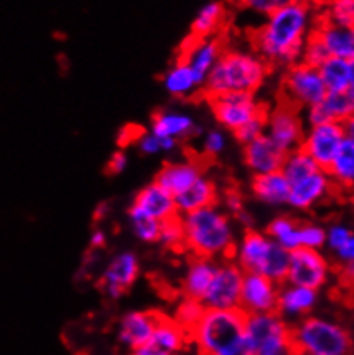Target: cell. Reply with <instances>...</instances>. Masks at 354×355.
I'll return each instance as SVG.
<instances>
[{"instance_id":"6da1fadb","label":"cell","mask_w":354,"mask_h":355,"mask_svg":"<svg viewBox=\"0 0 354 355\" xmlns=\"http://www.w3.org/2000/svg\"><path fill=\"white\" fill-rule=\"evenodd\" d=\"M313 10L306 0H294L267 16L253 36L255 52L267 64L291 67L301 62L303 46L313 33Z\"/></svg>"},{"instance_id":"7a4b0ae2","label":"cell","mask_w":354,"mask_h":355,"mask_svg":"<svg viewBox=\"0 0 354 355\" xmlns=\"http://www.w3.org/2000/svg\"><path fill=\"white\" fill-rule=\"evenodd\" d=\"M184 251L198 258L229 259L236 245L233 218L217 205L180 215Z\"/></svg>"},{"instance_id":"3957f363","label":"cell","mask_w":354,"mask_h":355,"mask_svg":"<svg viewBox=\"0 0 354 355\" xmlns=\"http://www.w3.org/2000/svg\"><path fill=\"white\" fill-rule=\"evenodd\" d=\"M270 65L255 50H229L220 55L203 83L208 98L226 93H256L265 83Z\"/></svg>"},{"instance_id":"277c9868","label":"cell","mask_w":354,"mask_h":355,"mask_svg":"<svg viewBox=\"0 0 354 355\" xmlns=\"http://www.w3.org/2000/svg\"><path fill=\"white\" fill-rule=\"evenodd\" d=\"M230 259L244 271L256 273L283 285L287 273L289 252L273 242L265 232L246 230L236 241Z\"/></svg>"},{"instance_id":"5b68a950","label":"cell","mask_w":354,"mask_h":355,"mask_svg":"<svg viewBox=\"0 0 354 355\" xmlns=\"http://www.w3.org/2000/svg\"><path fill=\"white\" fill-rule=\"evenodd\" d=\"M296 350L308 355H353V336L339 321L323 316H310L291 324Z\"/></svg>"},{"instance_id":"8992f818","label":"cell","mask_w":354,"mask_h":355,"mask_svg":"<svg viewBox=\"0 0 354 355\" xmlns=\"http://www.w3.org/2000/svg\"><path fill=\"white\" fill-rule=\"evenodd\" d=\"M244 320L246 314L241 309H205L189 331V342L200 355L219 352L244 335Z\"/></svg>"},{"instance_id":"52a82bcc","label":"cell","mask_w":354,"mask_h":355,"mask_svg":"<svg viewBox=\"0 0 354 355\" xmlns=\"http://www.w3.org/2000/svg\"><path fill=\"white\" fill-rule=\"evenodd\" d=\"M244 335L253 345L255 355H291L294 343L291 336V324L279 314H246Z\"/></svg>"},{"instance_id":"ba28073f","label":"cell","mask_w":354,"mask_h":355,"mask_svg":"<svg viewBox=\"0 0 354 355\" xmlns=\"http://www.w3.org/2000/svg\"><path fill=\"white\" fill-rule=\"evenodd\" d=\"M330 261L321 251L298 248L296 251L289 252L284 284L299 285V287H308L320 292L330 282Z\"/></svg>"},{"instance_id":"9c48e42d","label":"cell","mask_w":354,"mask_h":355,"mask_svg":"<svg viewBox=\"0 0 354 355\" xmlns=\"http://www.w3.org/2000/svg\"><path fill=\"white\" fill-rule=\"evenodd\" d=\"M283 95L296 108H310L320 103L327 95L319 69L298 62L285 69L283 78Z\"/></svg>"},{"instance_id":"30bf717a","label":"cell","mask_w":354,"mask_h":355,"mask_svg":"<svg viewBox=\"0 0 354 355\" xmlns=\"http://www.w3.org/2000/svg\"><path fill=\"white\" fill-rule=\"evenodd\" d=\"M243 277L244 271L233 259L220 261L210 287L201 299L205 309H239Z\"/></svg>"},{"instance_id":"8fae6325","label":"cell","mask_w":354,"mask_h":355,"mask_svg":"<svg viewBox=\"0 0 354 355\" xmlns=\"http://www.w3.org/2000/svg\"><path fill=\"white\" fill-rule=\"evenodd\" d=\"M210 107L217 122L230 132H236L253 117L267 112L255 93H226L212 96Z\"/></svg>"},{"instance_id":"7c38bea8","label":"cell","mask_w":354,"mask_h":355,"mask_svg":"<svg viewBox=\"0 0 354 355\" xmlns=\"http://www.w3.org/2000/svg\"><path fill=\"white\" fill-rule=\"evenodd\" d=\"M265 136L272 139V143L277 144L284 153L298 150L305 136V125L298 108L284 101L273 110L267 112Z\"/></svg>"},{"instance_id":"4fadbf2b","label":"cell","mask_w":354,"mask_h":355,"mask_svg":"<svg viewBox=\"0 0 354 355\" xmlns=\"http://www.w3.org/2000/svg\"><path fill=\"white\" fill-rule=\"evenodd\" d=\"M344 124L337 122H327L320 125H310L305 130V136L301 141V150L312 158L320 168H327L328 163L335 157V153L341 148L342 141L346 139Z\"/></svg>"},{"instance_id":"5bb4252c","label":"cell","mask_w":354,"mask_h":355,"mask_svg":"<svg viewBox=\"0 0 354 355\" xmlns=\"http://www.w3.org/2000/svg\"><path fill=\"white\" fill-rule=\"evenodd\" d=\"M140 259L135 252L122 251L107 263L100 287L108 299H121L140 277Z\"/></svg>"},{"instance_id":"9a60e30c","label":"cell","mask_w":354,"mask_h":355,"mask_svg":"<svg viewBox=\"0 0 354 355\" xmlns=\"http://www.w3.org/2000/svg\"><path fill=\"white\" fill-rule=\"evenodd\" d=\"M189 343V333L172 321L167 314H160L150 338L143 345L131 350V355H179Z\"/></svg>"},{"instance_id":"2e32d148","label":"cell","mask_w":354,"mask_h":355,"mask_svg":"<svg viewBox=\"0 0 354 355\" xmlns=\"http://www.w3.org/2000/svg\"><path fill=\"white\" fill-rule=\"evenodd\" d=\"M279 284L256 273H244L241 285L239 309L244 314H263L277 311Z\"/></svg>"},{"instance_id":"e0dca14e","label":"cell","mask_w":354,"mask_h":355,"mask_svg":"<svg viewBox=\"0 0 354 355\" xmlns=\"http://www.w3.org/2000/svg\"><path fill=\"white\" fill-rule=\"evenodd\" d=\"M334 189L335 184L332 182L328 173L323 168H319L305 179L291 184L287 205L298 211H306V209H312L313 206L323 202L334 193Z\"/></svg>"},{"instance_id":"ac0fdd59","label":"cell","mask_w":354,"mask_h":355,"mask_svg":"<svg viewBox=\"0 0 354 355\" xmlns=\"http://www.w3.org/2000/svg\"><path fill=\"white\" fill-rule=\"evenodd\" d=\"M320 292L308 287H299V285L283 284L279 287V299H277L276 313L287 321L289 324H294L296 321L310 316L319 306Z\"/></svg>"},{"instance_id":"d6986e66","label":"cell","mask_w":354,"mask_h":355,"mask_svg":"<svg viewBox=\"0 0 354 355\" xmlns=\"http://www.w3.org/2000/svg\"><path fill=\"white\" fill-rule=\"evenodd\" d=\"M354 117V89L349 92H327L323 100L306 108L308 125H320L327 122L346 124Z\"/></svg>"},{"instance_id":"ffe728a7","label":"cell","mask_w":354,"mask_h":355,"mask_svg":"<svg viewBox=\"0 0 354 355\" xmlns=\"http://www.w3.org/2000/svg\"><path fill=\"white\" fill-rule=\"evenodd\" d=\"M224 53L222 45L215 38H193L191 36L183 46L179 59L189 65L193 74L196 76L198 83L203 88V83L207 76L210 74L213 65L219 62L220 55Z\"/></svg>"},{"instance_id":"44dd1931","label":"cell","mask_w":354,"mask_h":355,"mask_svg":"<svg viewBox=\"0 0 354 355\" xmlns=\"http://www.w3.org/2000/svg\"><path fill=\"white\" fill-rule=\"evenodd\" d=\"M160 314L157 311H131L119 320L117 338L128 350L143 345L153 333Z\"/></svg>"},{"instance_id":"7402d4cb","label":"cell","mask_w":354,"mask_h":355,"mask_svg":"<svg viewBox=\"0 0 354 355\" xmlns=\"http://www.w3.org/2000/svg\"><path fill=\"white\" fill-rule=\"evenodd\" d=\"M243 157L253 175H263V173L279 172L285 153L263 134L258 139L244 144Z\"/></svg>"},{"instance_id":"603a6c76","label":"cell","mask_w":354,"mask_h":355,"mask_svg":"<svg viewBox=\"0 0 354 355\" xmlns=\"http://www.w3.org/2000/svg\"><path fill=\"white\" fill-rule=\"evenodd\" d=\"M203 175V165L198 160L187 158L180 162H169L158 170L155 182L164 187L172 196L184 193L189 186H193L198 177Z\"/></svg>"},{"instance_id":"cb8c5ba5","label":"cell","mask_w":354,"mask_h":355,"mask_svg":"<svg viewBox=\"0 0 354 355\" xmlns=\"http://www.w3.org/2000/svg\"><path fill=\"white\" fill-rule=\"evenodd\" d=\"M136 208L142 209L151 218L158 220V222H165L169 218H174L177 215L176 208V198L164 187L158 186L157 182H151L144 186L138 194L135 196V201L131 202Z\"/></svg>"},{"instance_id":"d4e9b609","label":"cell","mask_w":354,"mask_h":355,"mask_svg":"<svg viewBox=\"0 0 354 355\" xmlns=\"http://www.w3.org/2000/svg\"><path fill=\"white\" fill-rule=\"evenodd\" d=\"M150 130L158 137L165 139H174L177 143L187 139L198 132L196 122L187 112L183 110H162L157 112L151 119Z\"/></svg>"},{"instance_id":"484cf974","label":"cell","mask_w":354,"mask_h":355,"mask_svg":"<svg viewBox=\"0 0 354 355\" xmlns=\"http://www.w3.org/2000/svg\"><path fill=\"white\" fill-rule=\"evenodd\" d=\"M219 199V191L217 186L213 184L212 179L207 175L198 177L193 182V186L187 187L184 193L176 196V208L177 215H186V213L196 211V209L208 208V206L217 205Z\"/></svg>"},{"instance_id":"4316f807","label":"cell","mask_w":354,"mask_h":355,"mask_svg":"<svg viewBox=\"0 0 354 355\" xmlns=\"http://www.w3.org/2000/svg\"><path fill=\"white\" fill-rule=\"evenodd\" d=\"M289 189L291 184L283 175V172H270L263 175H253L251 180V193L260 202L272 208L287 205Z\"/></svg>"},{"instance_id":"83f0119b","label":"cell","mask_w":354,"mask_h":355,"mask_svg":"<svg viewBox=\"0 0 354 355\" xmlns=\"http://www.w3.org/2000/svg\"><path fill=\"white\" fill-rule=\"evenodd\" d=\"M313 35L325 46L328 57L354 60V28L335 26L323 21L321 26L313 30Z\"/></svg>"},{"instance_id":"f1b7e54d","label":"cell","mask_w":354,"mask_h":355,"mask_svg":"<svg viewBox=\"0 0 354 355\" xmlns=\"http://www.w3.org/2000/svg\"><path fill=\"white\" fill-rule=\"evenodd\" d=\"M217 264H219V261L215 259L193 256V259L187 264L186 275H184L183 280L184 297H189V299L196 300L203 299L205 292L210 287L213 275L217 271Z\"/></svg>"},{"instance_id":"f546056e","label":"cell","mask_w":354,"mask_h":355,"mask_svg":"<svg viewBox=\"0 0 354 355\" xmlns=\"http://www.w3.org/2000/svg\"><path fill=\"white\" fill-rule=\"evenodd\" d=\"M162 85H164L165 92L172 98L177 100H186L198 95L201 89V85L198 83L196 76L189 69V65L184 62L183 59H177L167 71L162 76Z\"/></svg>"},{"instance_id":"4dcf8cb0","label":"cell","mask_w":354,"mask_h":355,"mask_svg":"<svg viewBox=\"0 0 354 355\" xmlns=\"http://www.w3.org/2000/svg\"><path fill=\"white\" fill-rule=\"evenodd\" d=\"M327 92L341 93L354 89V60L328 57L319 67Z\"/></svg>"},{"instance_id":"1f68e13d","label":"cell","mask_w":354,"mask_h":355,"mask_svg":"<svg viewBox=\"0 0 354 355\" xmlns=\"http://www.w3.org/2000/svg\"><path fill=\"white\" fill-rule=\"evenodd\" d=\"M335 186L349 189L354 184V136H346L341 148L325 168Z\"/></svg>"},{"instance_id":"d6a6232c","label":"cell","mask_w":354,"mask_h":355,"mask_svg":"<svg viewBox=\"0 0 354 355\" xmlns=\"http://www.w3.org/2000/svg\"><path fill=\"white\" fill-rule=\"evenodd\" d=\"M265 234L287 252L299 248V223L287 215H279L269 223Z\"/></svg>"},{"instance_id":"836d02e7","label":"cell","mask_w":354,"mask_h":355,"mask_svg":"<svg viewBox=\"0 0 354 355\" xmlns=\"http://www.w3.org/2000/svg\"><path fill=\"white\" fill-rule=\"evenodd\" d=\"M224 16H226V9L220 2L213 0V2L205 3L200 10H198L196 17L193 21V38H212V35L219 30L220 23H222Z\"/></svg>"},{"instance_id":"e575fe53","label":"cell","mask_w":354,"mask_h":355,"mask_svg":"<svg viewBox=\"0 0 354 355\" xmlns=\"http://www.w3.org/2000/svg\"><path fill=\"white\" fill-rule=\"evenodd\" d=\"M320 166L317 165L301 148L298 150H292L289 153H285L283 166H280V172L287 179L289 184H294L298 180L305 179L310 173H313L315 170H319Z\"/></svg>"},{"instance_id":"d590c367","label":"cell","mask_w":354,"mask_h":355,"mask_svg":"<svg viewBox=\"0 0 354 355\" xmlns=\"http://www.w3.org/2000/svg\"><path fill=\"white\" fill-rule=\"evenodd\" d=\"M129 222H131V230L136 235L138 241L144 242V244H157L158 232H160V223L158 220L151 218L142 209L136 208L135 205L129 206L128 209Z\"/></svg>"},{"instance_id":"8d00e7d4","label":"cell","mask_w":354,"mask_h":355,"mask_svg":"<svg viewBox=\"0 0 354 355\" xmlns=\"http://www.w3.org/2000/svg\"><path fill=\"white\" fill-rule=\"evenodd\" d=\"M205 306L201 304V300L189 299V297H183V299L177 302L174 313H172V321L176 324H179L180 328L186 329L187 333L194 328V324L200 321V318L203 316Z\"/></svg>"},{"instance_id":"74e56055","label":"cell","mask_w":354,"mask_h":355,"mask_svg":"<svg viewBox=\"0 0 354 355\" xmlns=\"http://www.w3.org/2000/svg\"><path fill=\"white\" fill-rule=\"evenodd\" d=\"M157 244L169 251H184V230L179 216L169 218L160 223Z\"/></svg>"},{"instance_id":"f35d334b","label":"cell","mask_w":354,"mask_h":355,"mask_svg":"<svg viewBox=\"0 0 354 355\" xmlns=\"http://www.w3.org/2000/svg\"><path fill=\"white\" fill-rule=\"evenodd\" d=\"M325 21L335 26H354V0H330Z\"/></svg>"},{"instance_id":"ab89813d","label":"cell","mask_w":354,"mask_h":355,"mask_svg":"<svg viewBox=\"0 0 354 355\" xmlns=\"http://www.w3.org/2000/svg\"><path fill=\"white\" fill-rule=\"evenodd\" d=\"M299 248L321 251L325 248V227L319 223H299Z\"/></svg>"},{"instance_id":"60d3db41","label":"cell","mask_w":354,"mask_h":355,"mask_svg":"<svg viewBox=\"0 0 354 355\" xmlns=\"http://www.w3.org/2000/svg\"><path fill=\"white\" fill-rule=\"evenodd\" d=\"M327 59H328L327 50H325V46L321 45L320 40L312 33V35H310V38L306 40L305 46H303L301 62L310 65V67L319 69Z\"/></svg>"},{"instance_id":"b9f144b4","label":"cell","mask_w":354,"mask_h":355,"mask_svg":"<svg viewBox=\"0 0 354 355\" xmlns=\"http://www.w3.org/2000/svg\"><path fill=\"white\" fill-rule=\"evenodd\" d=\"M265 114H260L256 115V117H253L251 121H248L246 124L241 125L239 129L234 132V136H236V139L239 141L241 144H248L251 143V141L258 139V137H262L263 134H265Z\"/></svg>"},{"instance_id":"7bdbcfd3","label":"cell","mask_w":354,"mask_h":355,"mask_svg":"<svg viewBox=\"0 0 354 355\" xmlns=\"http://www.w3.org/2000/svg\"><path fill=\"white\" fill-rule=\"evenodd\" d=\"M354 235L351 228L344 223H332L330 227L325 228V245L330 249V252L337 251L339 248H342L344 244H348L349 241H353Z\"/></svg>"},{"instance_id":"ee69618b","label":"cell","mask_w":354,"mask_h":355,"mask_svg":"<svg viewBox=\"0 0 354 355\" xmlns=\"http://www.w3.org/2000/svg\"><path fill=\"white\" fill-rule=\"evenodd\" d=\"M227 148V136L222 129L208 130L203 137V151L208 157H219Z\"/></svg>"},{"instance_id":"f6af8a7d","label":"cell","mask_w":354,"mask_h":355,"mask_svg":"<svg viewBox=\"0 0 354 355\" xmlns=\"http://www.w3.org/2000/svg\"><path fill=\"white\" fill-rule=\"evenodd\" d=\"M136 144H138V150L146 157L162 153V139L155 136L151 130H144V132L140 130V134L136 136Z\"/></svg>"},{"instance_id":"bcb514c9","label":"cell","mask_w":354,"mask_h":355,"mask_svg":"<svg viewBox=\"0 0 354 355\" xmlns=\"http://www.w3.org/2000/svg\"><path fill=\"white\" fill-rule=\"evenodd\" d=\"M222 209L229 216H237L244 211V198L237 189H227L222 196Z\"/></svg>"},{"instance_id":"7dc6e473","label":"cell","mask_w":354,"mask_h":355,"mask_svg":"<svg viewBox=\"0 0 354 355\" xmlns=\"http://www.w3.org/2000/svg\"><path fill=\"white\" fill-rule=\"evenodd\" d=\"M291 2H294V0H243L248 9L255 10L258 14H265V16H269L273 10L280 9V7L287 6Z\"/></svg>"},{"instance_id":"c3c4849f","label":"cell","mask_w":354,"mask_h":355,"mask_svg":"<svg viewBox=\"0 0 354 355\" xmlns=\"http://www.w3.org/2000/svg\"><path fill=\"white\" fill-rule=\"evenodd\" d=\"M212 355H255V352H253V345L249 343L246 335H243V336H239L236 342H233L230 345H227L226 349L219 350V352H215Z\"/></svg>"},{"instance_id":"681fc988","label":"cell","mask_w":354,"mask_h":355,"mask_svg":"<svg viewBox=\"0 0 354 355\" xmlns=\"http://www.w3.org/2000/svg\"><path fill=\"white\" fill-rule=\"evenodd\" d=\"M128 165H129L128 155H126L122 150H119L115 151V153H112L110 160H108V165H107V172L112 173V175H119V173H122L126 168H128Z\"/></svg>"},{"instance_id":"f907efd6","label":"cell","mask_w":354,"mask_h":355,"mask_svg":"<svg viewBox=\"0 0 354 355\" xmlns=\"http://www.w3.org/2000/svg\"><path fill=\"white\" fill-rule=\"evenodd\" d=\"M106 244H107L106 230H102V228H95V230L92 232V235H90V245H92L93 249H102Z\"/></svg>"},{"instance_id":"816d5d0a","label":"cell","mask_w":354,"mask_h":355,"mask_svg":"<svg viewBox=\"0 0 354 355\" xmlns=\"http://www.w3.org/2000/svg\"><path fill=\"white\" fill-rule=\"evenodd\" d=\"M236 218H237V222L241 223V225L246 228V230H253V223H255V222H253V218H251V216H249V213L241 211L239 215L236 216Z\"/></svg>"},{"instance_id":"f5cc1de1","label":"cell","mask_w":354,"mask_h":355,"mask_svg":"<svg viewBox=\"0 0 354 355\" xmlns=\"http://www.w3.org/2000/svg\"><path fill=\"white\" fill-rule=\"evenodd\" d=\"M108 213H110V205H108V202H100V205L95 208V218L103 220Z\"/></svg>"},{"instance_id":"db71d44e","label":"cell","mask_w":354,"mask_h":355,"mask_svg":"<svg viewBox=\"0 0 354 355\" xmlns=\"http://www.w3.org/2000/svg\"><path fill=\"white\" fill-rule=\"evenodd\" d=\"M291 355H308V354H305V352H301V350H296L294 349V352H292Z\"/></svg>"},{"instance_id":"11a10c76","label":"cell","mask_w":354,"mask_h":355,"mask_svg":"<svg viewBox=\"0 0 354 355\" xmlns=\"http://www.w3.org/2000/svg\"><path fill=\"white\" fill-rule=\"evenodd\" d=\"M317 2H330V0H317Z\"/></svg>"}]
</instances>
